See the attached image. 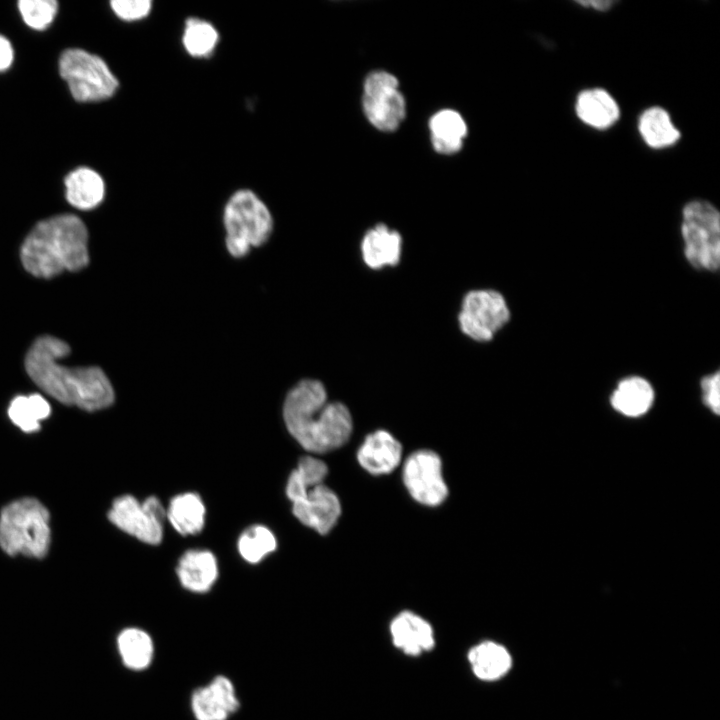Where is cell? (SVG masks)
Returning <instances> with one entry per match:
<instances>
[{
    "label": "cell",
    "mask_w": 720,
    "mask_h": 720,
    "mask_svg": "<svg viewBox=\"0 0 720 720\" xmlns=\"http://www.w3.org/2000/svg\"><path fill=\"white\" fill-rule=\"evenodd\" d=\"M69 352L66 342L49 335L39 337L27 352L26 371L41 390L63 404L87 411L110 406L114 389L103 370L60 364L59 360Z\"/></svg>",
    "instance_id": "6da1fadb"
},
{
    "label": "cell",
    "mask_w": 720,
    "mask_h": 720,
    "mask_svg": "<svg viewBox=\"0 0 720 720\" xmlns=\"http://www.w3.org/2000/svg\"><path fill=\"white\" fill-rule=\"evenodd\" d=\"M283 419L293 438L313 453L341 447L353 428L348 408L340 402H328L324 385L315 379L301 380L287 393Z\"/></svg>",
    "instance_id": "7a4b0ae2"
},
{
    "label": "cell",
    "mask_w": 720,
    "mask_h": 720,
    "mask_svg": "<svg viewBox=\"0 0 720 720\" xmlns=\"http://www.w3.org/2000/svg\"><path fill=\"white\" fill-rule=\"evenodd\" d=\"M88 232L73 214L40 221L25 238L20 257L24 268L36 277L50 278L64 270L77 271L89 262Z\"/></svg>",
    "instance_id": "3957f363"
},
{
    "label": "cell",
    "mask_w": 720,
    "mask_h": 720,
    "mask_svg": "<svg viewBox=\"0 0 720 720\" xmlns=\"http://www.w3.org/2000/svg\"><path fill=\"white\" fill-rule=\"evenodd\" d=\"M225 247L234 258L246 256L252 248L265 244L272 235L274 221L266 203L251 189L241 188L227 199L223 209Z\"/></svg>",
    "instance_id": "277c9868"
},
{
    "label": "cell",
    "mask_w": 720,
    "mask_h": 720,
    "mask_svg": "<svg viewBox=\"0 0 720 720\" xmlns=\"http://www.w3.org/2000/svg\"><path fill=\"white\" fill-rule=\"evenodd\" d=\"M49 544V512L38 500L23 498L2 510L0 546L7 554L42 558Z\"/></svg>",
    "instance_id": "5b68a950"
},
{
    "label": "cell",
    "mask_w": 720,
    "mask_h": 720,
    "mask_svg": "<svg viewBox=\"0 0 720 720\" xmlns=\"http://www.w3.org/2000/svg\"><path fill=\"white\" fill-rule=\"evenodd\" d=\"M681 225L684 254L697 269L716 270L720 264V215L705 200H693L683 208Z\"/></svg>",
    "instance_id": "8992f818"
},
{
    "label": "cell",
    "mask_w": 720,
    "mask_h": 720,
    "mask_svg": "<svg viewBox=\"0 0 720 720\" xmlns=\"http://www.w3.org/2000/svg\"><path fill=\"white\" fill-rule=\"evenodd\" d=\"M59 72L73 98L79 102L106 100L119 87L118 79L106 62L80 48L63 51L59 58Z\"/></svg>",
    "instance_id": "52a82bcc"
},
{
    "label": "cell",
    "mask_w": 720,
    "mask_h": 720,
    "mask_svg": "<svg viewBox=\"0 0 720 720\" xmlns=\"http://www.w3.org/2000/svg\"><path fill=\"white\" fill-rule=\"evenodd\" d=\"M362 103L370 123L385 132L397 129L406 114V103L399 91V82L394 75L385 71H374L367 76Z\"/></svg>",
    "instance_id": "ba28073f"
},
{
    "label": "cell",
    "mask_w": 720,
    "mask_h": 720,
    "mask_svg": "<svg viewBox=\"0 0 720 720\" xmlns=\"http://www.w3.org/2000/svg\"><path fill=\"white\" fill-rule=\"evenodd\" d=\"M166 511L155 496L140 503L131 495L120 496L108 512L109 520L122 531L147 544H159Z\"/></svg>",
    "instance_id": "9c48e42d"
},
{
    "label": "cell",
    "mask_w": 720,
    "mask_h": 720,
    "mask_svg": "<svg viewBox=\"0 0 720 720\" xmlns=\"http://www.w3.org/2000/svg\"><path fill=\"white\" fill-rule=\"evenodd\" d=\"M503 296L494 290L469 292L459 314L461 330L476 341H489L509 320Z\"/></svg>",
    "instance_id": "30bf717a"
},
{
    "label": "cell",
    "mask_w": 720,
    "mask_h": 720,
    "mask_svg": "<svg viewBox=\"0 0 720 720\" xmlns=\"http://www.w3.org/2000/svg\"><path fill=\"white\" fill-rule=\"evenodd\" d=\"M403 482L410 495L423 505H440L448 495L441 459L431 450L416 451L406 459Z\"/></svg>",
    "instance_id": "8fae6325"
},
{
    "label": "cell",
    "mask_w": 720,
    "mask_h": 720,
    "mask_svg": "<svg viewBox=\"0 0 720 720\" xmlns=\"http://www.w3.org/2000/svg\"><path fill=\"white\" fill-rule=\"evenodd\" d=\"M294 516L320 534H327L341 514L338 496L324 483L286 490Z\"/></svg>",
    "instance_id": "7c38bea8"
},
{
    "label": "cell",
    "mask_w": 720,
    "mask_h": 720,
    "mask_svg": "<svg viewBox=\"0 0 720 720\" xmlns=\"http://www.w3.org/2000/svg\"><path fill=\"white\" fill-rule=\"evenodd\" d=\"M189 704L195 720H230L241 706L234 682L224 674L195 688Z\"/></svg>",
    "instance_id": "4fadbf2b"
},
{
    "label": "cell",
    "mask_w": 720,
    "mask_h": 720,
    "mask_svg": "<svg viewBox=\"0 0 720 720\" xmlns=\"http://www.w3.org/2000/svg\"><path fill=\"white\" fill-rule=\"evenodd\" d=\"M401 456V444L385 430L367 435L357 452L359 464L374 475L392 472L399 465Z\"/></svg>",
    "instance_id": "5bb4252c"
},
{
    "label": "cell",
    "mask_w": 720,
    "mask_h": 720,
    "mask_svg": "<svg viewBox=\"0 0 720 720\" xmlns=\"http://www.w3.org/2000/svg\"><path fill=\"white\" fill-rule=\"evenodd\" d=\"M176 573L181 585L186 590L205 593L217 580V560L208 550H189L179 559Z\"/></svg>",
    "instance_id": "9a60e30c"
},
{
    "label": "cell",
    "mask_w": 720,
    "mask_h": 720,
    "mask_svg": "<svg viewBox=\"0 0 720 720\" xmlns=\"http://www.w3.org/2000/svg\"><path fill=\"white\" fill-rule=\"evenodd\" d=\"M390 629L394 644L407 654L417 655L434 645L430 624L412 612L405 611L396 616Z\"/></svg>",
    "instance_id": "2e32d148"
},
{
    "label": "cell",
    "mask_w": 720,
    "mask_h": 720,
    "mask_svg": "<svg viewBox=\"0 0 720 720\" xmlns=\"http://www.w3.org/2000/svg\"><path fill=\"white\" fill-rule=\"evenodd\" d=\"M401 242L397 231L389 230L384 224L375 226L362 240L361 249L365 263L373 269L396 265L400 260Z\"/></svg>",
    "instance_id": "e0dca14e"
},
{
    "label": "cell",
    "mask_w": 720,
    "mask_h": 720,
    "mask_svg": "<svg viewBox=\"0 0 720 720\" xmlns=\"http://www.w3.org/2000/svg\"><path fill=\"white\" fill-rule=\"evenodd\" d=\"M117 649L123 665L129 670H147L155 658V642L152 635L139 627H127L117 637Z\"/></svg>",
    "instance_id": "ac0fdd59"
},
{
    "label": "cell",
    "mask_w": 720,
    "mask_h": 720,
    "mask_svg": "<svg viewBox=\"0 0 720 720\" xmlns=\"http://www.w3.org/2000/svg\"><path fill=\"white\" fill-rule=\"evenodd\" d=\"M68 202L82 210L97 207L105 196V182L101 175L89 167H78L65 178Z\"/></svg>",
    "instance_id": "d6986e66"
},
{
    "label": "cell",
    "mask_w": 720,
    "mask_h": 720,
    "mask_svg": "<svg viewBox=\"0 0 720 720\" xmlns=\"http://www.w3.org/2000/svg\"><path fill=\"white\" fill-rule=\"evenodd\" d=\"M576 113L586 124L603 129L614 124L620 114L615 99L602 88L583 90L577 96Z\"/></svg>",
    "instance_id": "ffe728a7"
},
{
    "label": "cell",
    "mask_w": 720,
    "mask_h": 720,
    "mask_svg": "<svg viewBox=\"0 0 720 720\" xmlns=\"http://www.w3.org/2000/svg\"><path fill=\"white\" fill-rule=\"evenodd\" d=\"M434 149L441 154L458 152L467 133L463 117L455 110L444 109L435 113L429 122Z\"/></svg>",
    "instance_id": "44dd1931"
},
{
    "label": "cell",
    "mask_w": 720,
    "mask_h": 720,
    "mask_svg": "<svg viewBox=\"0 0 720 720\" xmlns=\"http://www.w3.org/2000/svg\"><path fill=\"white\" fill-rule=\"evenodd\" d=\"M166 515L178 533L194 535L204 526L205 506L198 494L183 493L171 499Z\"/></svg>",
    "instance_id": "7402d4cb"
},
{
    "label": "cell",
    "mask_w": 720,
    "mask_h": 720,
    "mask_svg": "<svg viewBox=\"0 0 720 720\" xmlns=\"http://www.w3.org/2000/svg\"><path fill=\"white\" fill-rule=\"evenodd\" d=\"M653 399L654 391L647 380L629 377L618 384L611 396V404L618 412L636 417L648 411Z\"/></svg>",
    "instance_id": "603a6c76"
},
{
    "label": "cell",
    "mask_w": 720,
    "mask_h": 720,
    "mask_svg": "<svg viewBox=\"0 0 720 720\" xmlns=\"http://www.w3.org/2000/svg\"><path fill=\"white\" fill-rule=\"evenodd\" d=\"M473 671L483 680H496L511 667L509 652L494 642H483L473 647L468 655Z\"/></svg>",
    "instance_id": "cb8c5ba5"
},
{
    "label": "cell",
    "mask_w": 720,
    "mask_h": 720,
    "mask_svg": "<svg viewBox=\"0 0 720 720\" xmlns=\"http://www.w3.org/2000/svg\"><path fill=\"white\" fill-rule=\"evenodd\" d=\"M639 131L644 141L653 148L674 144L680 131L673 124L668 112L661 107L646 109L639 118Z\"/></svg>",
    "instance_id": "d4e9b609"
},
{
    "label": "cell",
    "mask_w": 720,
    "mask_h": 720,
    "mask_svg": "<svg viewBox=\"0 0 720 720\" xmlns=\"http://www.w3.org/2000/svg\"><path fill=\"white\" fill-rule=\"evenodd\" d=\"M217 28L198 17L186 19L182 33V45L188 55L195 58L211 56L219 43Z\"/></svg>",
    "instance_id": "484cf974"
},
{
    "label": "cell",
    "mask_w": 720,
    "mask_h": 720,
    "mask_svg": "<svg viewBox=\"0 0 720 720\" xmlns=\"http://www.w3.org/2000/svg\"><path fill=\"white\" fill-rule=\"evenodd\" d=\"M51 412L47 400L40 394L15 397L8 408L11 421L24 432H35L40 429V422Z\"/></svg>",
    "instance_id": "4316f807"
},
{
    "label": "cell",
    "mask_w": 720,
    "mask_h": 720,
    "mask_svg": "<svg viewBox=\"0 0 720 720\" xmlns=\"http://www.w3.org/2000/svg\"><path fill=\"white\" fill-rule=\"evenodd\" d=\"M276 544L274 534L267 527L254 525L240 535L237 546L242 558L255 564L273 552Z\"/></svg>",
    "instance_id": "83f0119b"
},
{
    "label": "cell",
    "mask_w": 720,
    "mask_h": 720,
    "mask_svg": "<svg viewBox=\"0 0 720 720\" xmlns=\"http://www.w3.org/2000/svg\"><path fill=\"white\" fill-rule=\"evenodd\" d=\"M18 9L29 27L35 30H44L54 20L58 3L55 0H20Z\"/></svg>",
    "instance_id": "f1b7e54d"
},
{
    "label": "cell",
    "mask_w": 720,
    "mask_h": 720,
    "mask_svg": "<svg viewBox=\"0 0 720 720\" xmlns=\"http://www.w3.org/2000/svg\"><path fill=\"white\" fill-rule=\"evenodd\" d=\"M110 5L114 14L124 21L144 19L153 9L151 0H113Z\"/></svg>",
    "instance_id": "f546056e"
},
{
    "label": "cell",
    "mask_w": 720,
    "mask_h": 720,
    "mask_svg": "<svg viewBox=\"0 0 720 720\" xmlns=\"http://www.w3.org/2000/svg\"><path fill=\"white\" fill-rule=\"evenodd\" d=\"M720 374L715 372L714 374L703 377L701 381V388L703 391V401L705 405L711 409L715 414H719L720 410Z\"/></svg>",
    "instance_id": "4dcf8cb0"
},
{
    "label": "cell",
    "mask_w": 720,
    "mask_h": 720,
    "mask_svg": "<svg viewBox=\"0 0 720 720\" xmlns=\"http://www.w3.org/2000/svg\"><path fill=\"white\" fill-rule=\"evenodd\" d=\"M13 58L14 52L10 41L0 35V71L7 70L13 62Z\"/></svg>",
    "instance_id": "1f68e13d"
},
{
    "label": "cell",
    "mask_w": 720,
    "mask_h": 720,
    "mask_svg": "<svg viewBox=\"0 0 720 720\" xmlns=\"http://www.w3.org/2000/svg\"><path fill=\"white\" fill-rule=\"evenodd\" d=\"M579 4L583 6L592 7L597 10H608L615 2L612 0H588V1H578Z\"/></svg>",
    "instance_id": "d6a6232c"
}]
</instances>
